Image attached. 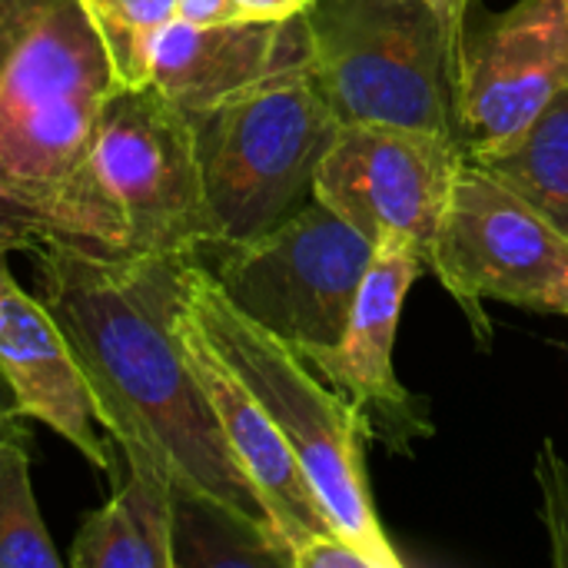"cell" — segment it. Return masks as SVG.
<instances>
[{
	"mask_svg": "<svg viewBox=\"0 0 568 568\" xmlns=\"http://www.w3.org/2000/svg\"><path fill=\"white\" fill-rule=\"evenodd\" d=\"M37 296L63 326L90 383L97 423L123 453H150L173 489L200 493L270 529L183 353L176 316L193 256L30 250Z\"/></svg>",
	"mask_w": 568,
	"mask_h": 568,
	"instance_id": "1",
	"label": "cell"
},
{
	"mask_svg": "<svg viewBox=\"0 0 568 568\" xmlns=\"http://www.w3.org/2000/svg\"><path fill=\"white\" fill-rule=\"evenodd\" d=\"M80 0H7L0 30V253L67 243L123 253L93 140L116 90Z\"/></svg>",
	"mask_w": 568,
	"mask_h": 568,
	"instance_id": "2",
	"label": "cell"
},
{
	"mask_svg": "<svg viewBox=\"0 0 568 568\" xmlns=\"http://www.w3.org/2000/svg\"><path fill=\"white\" fill-rule=\"evenodd\" d=\"M183 303L293 449L333 529L373 568L403 566L369 493L366 416L343 393L320 383L300 349L243 316L200 260L186 270Z\"/></svg>",
	"mask_w": 568,
	"mask_h": 568,
	"instance_id": "3",
	"label": "cell"
},
{
	"mask_svg": "<svg viewBox=\"0 0 568 568\" xmlns=\"http://www.w3.org/2000/svg\"><path fill=\"white\" fill-rule=\"evenodd\" d=\"M310 80L339 123H393L459 140L456 57L423 0H313Z\"/></svg>",
	"mask_w": 568,
	"mask_h": 568,
	"instance_id": "4",
	"label": "cell"
},
{
	"mask_svg": "<svg viewBox=\"0 0 568 568\" xmlns=\"http://www.w3.org/2000/svg\"><path fill=\"white\" fill-rule=\"evenodd\" d=\"M339 126L310 67L193 116L216 250L246 243L300 210Z\"/></svg>",
	"mask_w": 568,
	"mask_h": 568,
	"instance_id": "5",
	"label": "cell"
},
{
	"mask_svg": "<svg viewBox=\"0 0 568 568\" xmlns=\"http://www.w3.org/2000/svg\"><path fill=\"white\" fill-rule=\"evenodd\" d=\"M93 173L123 226V253L200 260L216 250L193 120L153 83L106 97Z\"/></svg>",
	"mask_w": 568,
	"mask_h": 568,
	"instance_id": "6",
	"label": "cell"
},
{
	"mask_svg": "<svg viewBox=\"0 0 568 568\" xmlns=\"http://www.w3.org/2000/svg\"><path fill=\"white\" fill-rule=\"evenodd\" d=\"M426 266L483 343L493 336L486 300L568 316V236L473 160L456 173Z\"/></svg>",
	"mask_w": 568,
	"mask_h": 568,
	"instance_id": "7",
	"label": "cell"
},
{
	"mask_svg": "<svg viewBox=\"0 0 568 568\" xmlns=\"http://www.w3.org/2000/svg\"><path fill=\"white\" fill-rule=\"evenodd\" d=\"M210 270L226 300L293 349L333 346L343 336L373 243L310 196L273 230L213 250Z\"/></svg>",
	"mask_w": 568,
	"mask_h": 568,
	"instance_id": "8",
	"label": "cell"
},
{
	"mask_svg": "<svg viewBox=\"0 0 568 568\" xmlns=\"http://www.w3.org/2000/svg\"><path fill=\"white\" fill-rule=\"evenodd\" d=\"M568 87V0H516L469 17L456 67L466 160L509 150Z\"/></svg>",
	"mask_w": 568,
	"mask_h": 568,
	"instance_id": "9",
	"label": "cell"
},
{
	"mask_svg": "<svg viewBox=\"0 0 568 568\" xmlns=\"http://www.w3.org/2000/svg\"><path fill=\"white\" fill-rule=\"evenodd\" d=\"M463 163L459 140L393 123H343L316 170L313 196L373 246L406 236L426 260Z\"/></svg>",
	"mask_w": 568,
	"mask_h": 568,
	"instance_id": "10",
	"label": "cell"
},
{
	"mask_svg": "<svg viewBox=\"0 0 568 568\" xmlns=\"http://www.w3.org/2000/svg\"><path fill=\"white\" fill-rule=\"evenodd\" d=\"M423 266V250L413 240H379L356 290L343 336L333 346L303 353V359L366 416L369 439L386 443V449L399 456H409L419 439L433 436L426 399L413 396L393 366L399 316Z\"/></svg>",
	"mask_w": 568,
	"mask_h": 568,
	"instance_id": "11",
	"label": "cell"
},
{
	"mask_svg": "<svg viewBox=\"0 0 568 568\" xmlns=\"http://www.w3.org/2000/svg\"><path fill=\"white\" fill-rule=\"evenodd\" d=\"M0 373L23 419L50 426L93 469L120 479L123 456L97 423V403L73 346L47 303L13 280L7 253H0Z\"/></svg>",
	"mask_w": 568,
	"mask_h": 568,
	"instance_id": "12",
	"label": "cell"
},
{
	"mask_svg": "<svg viewBox=\"0 0 568 568\" xmlns=\"http://www.w3.org/2000/svg\"><path fill=\"white\" fill-rule=\"evenodd\" d=\"M176 329H180L183 353H186V359L210 399V409L226 436V446L236 456L246 479L253 483V489L263 503L270 532L280 542V549L286 552L290 568H293L296 552L310 539L336 532V529H333L329 516L323 513L293 449L286 446V439L280 436V429L273 426V419L266 416L260 399L250 393V386L236 376V369L206 339L200 323L190 316L186 303L180 306Z\"/></svg>",
	"mask_w": 568,
	"mask_h": 568,
	"instance_id": "13",
	"label": "cell"
},
{
	"mask_svg": "<svg viewBox=\"0 0 568 568\" xmlns=\"http://www.w3.org/2000/svg\"><path fill=\"white\" fill-rule=\"evenodd\" d=\"M303 67H310L303 13L206 27L173 20L153 40L150 83L193 120Z\"/></svg>",
	"mask_w": 568,
	"mask_h": 568,
	"instance_id": "14",
	"label": "cell"
},
{
	"mask_svg": "<svg viewBox=\"0 0 568 568\" xmlns=\"http://www.w3.org/2000/svg\"><path fill=\"white\" fill-rule=\"evenodd\" d=\"M126 476L73 536V568H173V476L150 453H123Z\"/></svg>",
	"mask_w": 568,
	"mask_h": 568,
	"instance_id": "15",
	"label": "cell"
},
{
	"mask_svg": "<svg viewBox=\"0 0 568 568\" xmlns=\"http://www.w3.org/2000/svg\"><path fill=\"white\" fill-rule=\"evenodd\" d=\"M173 568H290V559L266 526L173 489Z\"/></svg>",
	"mask_w": 568,
	"mask_h": 568,
	"instance_id": "16",
	"label": "cell"
},
{
	"mask_svg": "<svg viewBox=\"0 0 568 568\" xmlns=\"http://www.w3.org/2000/svg\"><path fill=\"white\" fill-rule=\"evenodd\" d=\"M568 236V87L503 153L479 160Z\"/></svg>",
	"mask_w": 568,
	"mask_h": 568,
	"instance_id": "17",
	"label": "cell"
},
{
	"mask_svg": "<svg viewBox=\"0 0 568 568\" xmlns=\"http://www.w3.org/2000/svg\"><path fill=\"white\" fill-rule=\"evenodd\" d=\"M50 529L43 526L33 483L23 423L0 429V568H60Z\"/></svg>",
	"mask_w": 568,
	"mask_h": 568,
	"instance_id": "18",
	"label": "cell"
},
{
	"mask_svg": "<svg viewBox=\"0 0 568 568\" xmlns=\"http://www.w3.org/2000/svg\"><path fill=\"white\" fill-rule=\"evenodd\" d=\"M120 87L150 83L153 40L176 20V0H87L83 3Z\"/></svg>",
	"mask_w": 568,
	"mask_h": 568,
	"instance_id": "19",
	"label": "cell"
},
{
	"mask_svg": "<svg viewBox=\"0 0 568 568\" xmlns=\"http://www.w3.org/2000/svg\"><path fill=\"white\" fill-rule=\"evenodd\" d=\"M536 479L542 489V526L549 532L552 562L568 568V463L552 439L542 443L536 459Z\"/></svg>",
	"mask_w": 568,
	"mask_h": 568,
	"instance_id": "20",
	"label": "cell"
},
{
	"mask_svg": "<svg viewBox=\"0 0 568 568\" xmlns=\"http://www.w3.org/2000/svg\"><path fill=\"white\" fill-rule=\"evenodd\" d=\"M293 568H373L369 559L349 546L339 532H326V536H316L310 539L296 559H293Z\"/></svg>",
	"mask_w": 568,
	"mask_h": 568,
	"instance_id": "21",
	"label": "cell"
},
{
	"mask_svg": "<svg viewBox=\"0 0 568 568\" xmlns=\"http://www.w3.org/2000/svg\"><path fill=\"white\" fill-rule=\"evenodd\" d=\"M240 20H290L313 7V0H230Z\"/></svg>",
	"mask_w": 568,
	"mask_h": 568,
	"instance_id": "22",
	"label": "cell"
},
{
	"mask_svg": "<svg viewBox=\"0 0 568 568\" xmlns=\"http://www.w3.org/2000/svg\"><path fill=\"white\" fill-rule=\"evenodd\" d=\"M436 10L443 30H446V40H449V50L456 57V67H459V47H463V30H466V20H469V7L473 0H423Z\"/></svg>",
	"mask_w": 568,
	"mask_h": 568,
	"instance_id": "23",
	"label": "cell"
},
{
	"mask_svg": "<svg viewBox=\"0 0 568 568\" xmlns=\"http://www.w3.org/2000/svg\"><path fill=\"white\" fill-rule=\"evenodd\" d=\"M176 20L206 27V23L240 20V17H236V7L230 0H176Z\"/></svg>",
	"mask_w": 568,
	"mask_h": 568,
	"instance_id": "24",
	"label": "cell"
},
{
	"mask_svg": "<svg viewBox=\"0 0 568 568\" xmlns=\"http://www.w3.org/2000/svg\"><path fill=\"white\" fill-rule=\"evenodd\" d=\"M17 423H23V416H20V409H17L13 389L7 386V379H3V373H0V429L17 426Z\"/></svg>",
	"mask_w": 568,
	"mask_h": 568,
	"instance_id": "25",
	"label": "cell"
},
{
	"mask_svg": "<svg viewBox=\"0 0 568 568\" xmlns=\"http://www.w3.org/2000/svg\"><path fill=\"white\" fill-rule=\"evenodd\" d=\"M3 10H7V0H0V30H3Z\"/></svg>",
	"mask_w": 568,
	"mask_h": 568,
	"instance_id": "26",
	"label": "cell"
},
{
	"mask_svg": "<svg viewBox=\"0 0 568 568\" xmlns=\"http://www.w3.org/2000/svg\"><path fill=\"white\" fill-rule=\"evenodd\" d=\"M80 3H87V0H80Z\"/></svg>",
	"mask_w": 568,
	"mask_h": 568,
	"instance_id": "27",
	"label": "cell"
}]
</instances>
